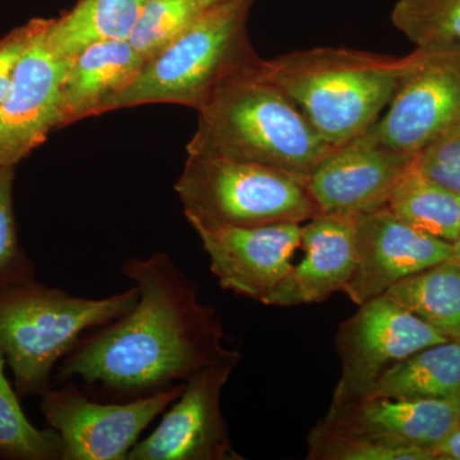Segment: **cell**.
<instances>
[{
    "mask_svg": "<svg viewBox=\"0 0 460 460\" xmlns=\"http://www.w3.org/2000/svg\"><path fill=\"white\" fill-rule=\"evenodd\" d=\"M416 58L417 50L398 58L314 48L261 59L256 72L295 102L326 144L338 147L376 122Z\"/></svg>",
    "mask_w": 460,
    "mask_h": 460,
    "instance_id": "obj_3",
    "label": "cell"
},
{
    "mask_svg": "<svg viewBox=\"0 0 460 460\" xmlns=\"http://www.w3.org/2000/svg\"><path fill=\"white\" fill-rule=\"evenodd\" d=\"M423 175L460 195V123L414 156Z\"/></svg>",
    "mask_w": 460,
    "mask_h": 460,
    "instance_id": "obj_27",
    "label": "cell"
},
{
    "mask_svg": "<svg viewBox=\"0 0 460 460\" xmlns=\"http://www.w3.org/2000/svg\"><path fill=\"white\" fill-rule=\"evenodd\" d=\"M452 244H453L452 259L454 260V261L460 262V232H459V234L456 235V238L454 239V242Z\"/></svg>",
    "mask_w": 460,
    "mask_h": 460,
    "instance_id": "obj_30",
    "label": "cell"
},
{
    "mask_svg": "<svg viewBox=\"0 0 460 460\" xmlns=\"http://www.w3.org/2000/svg\"><path fill=\"white\" fill-rule=\"evenodd\" d=\"M414 156L386 146L370 126L314 169L308 189L323 213H374L389 204Z\"/></svg>",
    "mask_w": 460,
    "mask_h": 460,
    "instance_id": "obj_11",
    "label": "cell"
},
{
    "mask_svg": "<svg viewBox=\"0 0 460 460\" xmlns=\"http://www.w3.org/2000/svg\"><path fill=\"white\" fill-rule=\"evenodd\" d=\"M447 341L449 339L387 296L370 299L339 328L341 376L330 408L365 395L395 363Z\"/></svg>",
    "mask_w": 460,
    "mask_h": 460,
    "instance_id": "obj_8",
    "label": "cell"
},
{
    "mask_svg": "<svg viewBox=\"0 0 460 460\" xmlns=\"http://www.w3.org/2000/svg\"><path fill=\"white\" fill-rule=\"evenodd\" d=\"M4 368L5 359L0 353V459L62 460L59 435L30 422Z\"/></svg>",
    "mask_w": 460,
    "mask_h": 460,
    "instance_id": "obj_22",
    "label": "cell"
},
{
    "mask_svg": "<svg viewBox=\"0 0 460 460\" xmlns=\"http://www.w3.org/2000/svg\"><path fill=\"white\" fill-rule=\"evenodd\" d=\"M436 460H460V420L450 435L435 449Z\"/></svg>",
    "mask_w": 460,
    "mask_h": 460,
    "instance_id": "obj_29",
    "label": "cell"
},
{
    "mask_svg": "<svg viewBox=\"0 0 460 460\" xmlns=\"http://www.w3.org/2000/svg\"><path fill=\"white\" fill-rule=\"evenodd\" d=\"M416 50L389 111L372 124L386 146L408 155L460 123V51Z\"/></svg>",
    "mask_w": 460,
    "mask_h": 460,
    "instance_id": "obj_10",
    "label": "cell"
},
{
    "mask_svg": "<svg viewBox=\"0 0 460 460\" xmlns=\"http://www.w3.org/2000/svg\"><path fill=\"white\" fill-rule=\"evenodd\" d=\"M184 383L122 402L89 398L72 381L41 395L48 426L62 443V460H126L142 432L183 392Z\"/></svg>",
    "mask_w": 460,
    "mask_h": 460,
    "instance_id": "obj_7",
    "label": "cell"
},
{
    "mask_svg": "<svg viewBox=\"0 0 460 460\" xmlns=\"http://www.w3.org/2000/svg\"><path fill=\"white\" fill-rule=\"evenodd\" d=\"M146 0H78L51 20L45 42L58 57L74 59L96 42L128 40Z\"/></svg>",
    "mask_w": 460,
    "mask_h": 460,
    "instance_id": "obj_19",
    "label": "cell"
},
{
    "mask_svg": "<svg viewBox=\"0 0 460 460\" xmlns=\"http://www.w3.org/2000/svg\"><path fill=\"white\" fill-rule=\"evenodd\" d=\"M122 272L137 287L132 310L84 335L58 367L57 380L83 381L117 399L156 394L234 353L213 307L171 256L132 257Z\"/></svg>",
    "mask_w": 460,
    "mask_h": 460,
    "instance_id": "obj_1",
    "label": "cell"
},
{
    "mask_svg": "<svg viewBox=\"0 0 460 460\" xmlns=\"http://www.w3.org/2000/svg\"><path fill=\"white\" fill-rule=\"evenodd\" d=\"M13 181V166L0 168V289L35 279L31 260L18 238Z\"/></svg>",
    "mask_w": 460,
    "mask_h": 460,
    "instance_id": "obj_26",
    "label": "cell"
},
{
    "mask_svg": "<svg viewBox=\"0 0 460 460\" xmlns=\"http://www.w3.org/2000/svg\"><path fill=\"white\" fill-rule=\"evenodd\" d=\"M174 190L193 229L302 224L321 213L308 178L224 157L187 156Z\"/></svg>",
    "mask_w": 460,
    "mask_h": 460,
    "instance_id": "obj_6",
    "label": "cell"
},
{
    "mask_svg": "<svg viewBox=\"0 0 460 460\" xmlns=\"http://www.w3.org/2000/svg\"><path fill=\"white\" fill-rule=\"evenodd\" d=\"M383 296L449 341H460V262L453 259L405 278Z\"/></svg>",
    "mask_w": 460,
    "mask_h": 460,
    "instance_id": "obj_20",
    "label": "cell"
},
{
    "mask_svg": "<svg viewBox=\"0 0 460 460\" xmlns=\"http://www.w3.org/2000/svg\"><path fill=\"white\" fill-rule=\"evenodd\" d=\"M205 8L204 0H146L128 42L148 62L177 40Z\"/></svg>",
    "mask_w": 460,
    "mask_h": 460,
    "instance_id": "obj_24",
    "label": "cell"
},
{
    "mask_svg": "<svg viewBox=\"0 0 460 460\" xmlns=\"http://www.w3.org/2000/svg\"><path fill=\"white\" fill-rule=\"evenodd\" d=\"M50 20L33 18L23 26L17 27L0 40V102L7 95L14 74L26 50L39 33L44 31Z\"/></svg>",
    "mask_w": 460,
    "mask_h": 460,
    "instance_id": "obj_28",
    "label": "cell"
},
{
    "mask_svg": "<svg viewBox=\"0 0 460 460\" xmlns=\"http://www.w3.org/2000/svg\"><path fill=\"white\" fill-rule=\"evenodd\" d=\"M145 63L128 40L96 42L81 51L62 86L63 126L96 115L102 102L137 78Z\"/></svg>",
    "mask_w": 460,
    "mask_h": 460,
    "instance_id": "obj_17",
    "label": "cell"
},
{
    "mask_svg": "<svg viewBox=\"0 0 460 460\" xmlns=\"http://www.w3.org/2000/svg\"><path fill=\"white\" fill-rule=\"evenodd\" d=\"M257 63L224 81L198 109V129L187 154L308 178L335 147L320 137L286 93L257 75Z\"/></svg>",
    "mask_w": 460,
    "mask_h": 460,
    "instance_id": "obj_2",
    "label": "cell"
},
{
    "mask_svg": "<svg viewBox=\"0 0 460 460\" xmlns=\"http://www.w3.org/2000/svg\"><path fill=\"white\" fill-rule=\"evenodd\" d=\"M138 296L135 286L107 298H83L36 279L2 288L0 353L18 395L44 394L58 362L86 332L132 310Z\"/></svg>",
    "mask_w": 460,
    "mask_h": 460,
    "instance_id": "obj_4",
    "label": "cell"
},
{
    "mask_svg": "<svg viewBox=\"0 0 460 460\" xmlns=\"http://www.w3.org/2000/svg\"><path fill=\"white\" fill-rule=\"evenodd\" d=\"M408 226L453 243L460 232V195L423 175L413 163L386 206Z\"/></svg>",
    "mask_w": 460,
    "mask_h": 460,
    "instance_id": "obj_21",
    "label": "cell"
},
{
    "mask_svg": "<svg viewBox=\"0 0 460 460\" xmlns=\"http://www.w3.org/2000/svg\"><path fill=\"white\" fill-rule=\"evenodd\" d=\"M310 460H436L434 450L423 447H385L357 436L343 434L325 422L314 426L308 435Z\"/></svg>",
    "mask_w": 460,
    "mask_h": 460,
    "instance_id": "obj_25",
    "label": "cell"
},
{
    "mask_svg": "<svg viewBox=\"0 0 460 460\" xmlns=\"http://www.w3.org/2000/svg\"><path fill=\"white\" fill-rule=\"evenodd\" d=\"M253 2L226 0L206 7L177 40L145 63L129 86L102 102L96 115L157 102L198 111L224 81L261 59L247 35Z\"/></svg>",
    "mask_w": 460,
    "mask_h": 460,
    "instance_id": "obj_5",
    "label": "cell"
},
{
    "mask_svg": "<svg viewBox=\"0 0 460 460\" xmlns=\"http://www.w3.org/2000/svg\"><path fill=\"white\" fill-rule=\"evenodd\" d=\"M460 420V396L395 399L363 395L330 408L323 422L343 434L389 447L434 450Z\"/></svg>",
    "mask_w": 460,
    "mask_h": 460,
    "instance_id": "obj_15",
    "label": "cell"
},
{
    "mask_svg": "<svg viewBox=\"0 0 460 460\" xmlns=\"http://www.w3.org/2000/svg\"><path fill=\"white\" fill-rule=\"evenodd\" d=\"M48 27L26 50L0 102V168H16L53 129L63 127L62 86L72 59L50 50Z\"/></svg>",
    "mask_w": 460,
    "mask_h": 460,
    "instance_id": "obj_12",
    "label": "cell"
},
{
    "mask_svg": "<svg viewBox=\"0 0 460 460\" xmlns=\"http://www.w3.org/2000/svg\"><path fill=\"white\" fill-rule=\"evenodd\" d=\"M206 7L208 5L217 4V3L226 2V0H204Z\"/></svg>",
    "mask_w": 460,
    "mask_h": 460,
    "instance_id": "obj_31",
    "label": "cell"
},
{
    "mask_svg": "<svg viewBox=\"0 0 460 460\" xmlns=\"http://www.w3.org/2000/svg\"><path fill=\"white\" fill-rule=\"evenodd\" d=\"M392 22L416 49L460 51V0H398Z\"/></svg>",
    "mask_w": 460,
    "mask_h": 460,
    "instance_id": "obj_23",
    "label": "cell"
},
{
    "mask_svg": "<svg viewBox=\"0 0 460 460\" xmlns=\"http://www.w3.org/2000/svg\"><path fill=\"white\" fill-rule=\"evenodd\" d=\"M222 289L266 304L293 268L302 226L277 223L247 228L193 229Z\"/></svg>",
    "mask_w": 460,
    "mask_h": 460,
    "instance_id": "obj_14",
    "label": "cell"
},
{
    "mask_svg": "<svg viewBox=\"0 0 460 460\" xmlns=\"http://www.w3.org/2000/svg\"><path fill=\"white\" fill-rule=\"evenodd\" d=\"M365 395L395 399L458 398L460 341L429 345L395 363Z\"/></svg>",
    "mask_w": 460,
    "mask_h": 460,
    "instance_id": "obj_18",
    "label": "cell"
},
{
    "mask_svg": "<svg viewBox=\"0 0 460 460\" xmlns=\"http://www.w3.org/2000/svg\"><path fill=\"white\" fill-rule=\"evenodd\" d=\"M356 215L317 214L302 226L305 256L275 288L266 305L321 304L343 292L356 268Z\"/></svg>",
    "mask_w": 460,
    "mask_h": 460,
    "instance_id": "obj_16",
    "label": "cell"
},
{
    "mask_svg": "<svg viewBox=\"0 0 460 460\" xmlns=\"http://www.w3.org/2000/svg\"><path fill=\"white\" fill-rule=\"evenodd\" d=\"M234 352L205 366L184 381L177 401L151 435L138 441L128 460H241L230 443L220 399L238 365Z\"/></svg>",
    "mask_w": 460,
    "mask_h": 460,
    "instance_id": "obj_9",
    "label": "cell"
},
{
    "mask_svg": "<svg viewBox=\"0 0 460 460\" xmlns=\"http://www.w3.org/2000/svg\"><path fill=\"white\" fill-rule=\"evenodd\" d=\"M453 244L408 226L387 208L358 215L356 268L343 292L361 305L394 284L452 259Z\"/></svg>",
    "mask_w": 460,
    "mask_h": 460,
    "instance_id": "obj_13",
    "label": "cell"
}]
</instances>
